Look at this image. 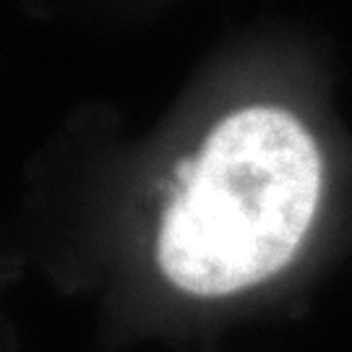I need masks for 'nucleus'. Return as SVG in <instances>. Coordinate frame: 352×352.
Segmentation results:
<instances>
[{
    "mask_svg": "<svg viewBox=\"0 0 352 352\" xmlns=\"http://www.w3.org/2000/svg\"><path fill=\"white\" fill-rule=\"evenodd\" d=\"M177 186L160 222L157 264L188 295L225 298L295 258L321 199V154L287 110L245 107L177 164Z\"/></svg>",
    "mask_w": 352,
    "mask_h": 352,
    "instance_id": "obj_1",
    "label": "nucleus"
}]
</instances>
